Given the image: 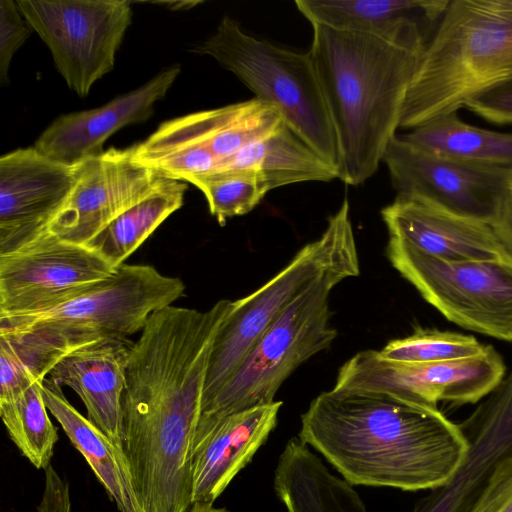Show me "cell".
<instances>
[{
    "label": "cell",
    "mask_w": 512,
    "mask_h": 512,
    "mask_svg": "<svg viewBox=\"0 0 512 512\" xmlns=\"http://www.w3.org/2000/svg\"><path fill=\"white\" fill-rule=\"evenodd\" d=\"M429 153L461 162L512 169V133L464 122L457 112L437 116L401 135Z\"/></svg>",
    "instance_id": "cell-25"
},
{
    "label": "cell",
    "mask_w": 512,
    "mask_h": 512,
    "mask_svg": "<svg viewBox=\"0 0 512 512\" xmlns=\"http://www.w3.org/2000/svg\"><path fill=\"white\" fill-rule=\"evenodd\" d=\"M282 122L275 108L253 98L165 121L140 144V153L165 176L192 183Z\"/></svg>",
    "instance_id": "cell-9"
},
{
    "label": "cell",
    "mask_w": 512,
    "mask_h": 512,
    "mask_svg": "<svg viewBox=\"0 0 512 512\" xmlns=\"http://www.w3.org/2000/svg\"><path fill=\"white\" fill-rule=\"evenodd\" d=\"M77 348L55 334L0 328V400L43 382L53 367Z\"/></svg>",
    "instance_id": "cell-27"
},
{
    "label": "cell",
    "mask_w": 512,
    "mask_h": 512,
    "mask_svg": "<svg viewBox=\"0 0 512 512\" xmlns=\"http://www.w3.org/2000/svg\"><path fill=\"white\" fill-rule=\"evenodd\" d=\"M359 274L334 271L299 295L265 330L201 416L222 418L274 402L281 385L301 364L331 346L337 330L330 322L329 294L341 281Z\"/></svg>",
    "instance_id": "cell-6"
},
{
    "label": "cell",
    "mask_w": 512,
    "mask_h": 512,
    "mask_svg": "<svg viewBox=\"0 0 512 512\" xmlns=\"http://www.w3.org/2000/svg\"><path fill=\"white\" fill-rule=\"evenodd\" d=\"M32 28L16 1L0 0V83L7 84L11 59L24 44Z\"/></svg>",
    "instance_id": "cell-31"
},
{
    "label": "cell",
    "mask_w": 512,
    "mask_h": 512,
    "mask_svg": "<svg viewBox=\"0 0 512 512\" xmlns=\"http://www.w3.org/2000/svg\"><path fill=\"white\" fill-rule=\"evenodd\" d=\"M42 384L35 382L17 396L0 400V416L21 454L45 470L51 465L58 432L48 416Z\"/></svg>",
    "instance_id": "cell-28"
},
{
    "label": "cell",
    "mask_w": 512,
    "mask_h": 512,
    "mask_svg": "<svg viewBox=\"0 0 512 512\" xmlns=\"http://www.w3.org/2000/svg\"><path fill=\"white\" fill-rule=\"evenodd\" d=\"M387 257L400 275L447 320L512 341V262H450L389 237Z\"/></svg>",
    "instance_id": "cell-8"
},
{
    "label": "cell",
    "mask_w": 512,
    "mask_h": 512,
    "mask_svg": "<svg viewBox=\"0 0 512 512\" xmlns=\"http://www.w3.org/2000/svg\"><path fill=\"white\" fill-rule=\"evenodd\" d=\"M78 164L48 158L34 147L0 158V255L14 252L45 232L68 199Z\"/></svg>",
    "instance_id": "cell-15"
},
{
    "label": "cell",
    "mask_w": 512,
    "mask_h": 512,
    "mask_svg": "<svg viewBox=\"0 0 512 512\" xmlns=\"http://www.w3.org/2000/svg\"><path fill=\"white\" fill-rule=\"evenodd\" d=\"M465 108L489 123L512 125V81L472 99Z\"/></svg>",
    "instance_id": "cell-33"
},
{
    "label": "cell",
    "mask_w": 512,
    "mask_h": 512,
    "mask_svg": "<svg viewBox=\"0 0 512 512\" xmlns=\"http://www.w3.org/2000/svg\"><path fill=\"white\" fill-rule=\"evenodd\" d=\"M178 277L147 264H122L89 291L49 310L0 316V328L39 330L82 347L106 339H128L151 314L172 305L185 292Z\"/></svg>",
    "instance_id": "cell-7"
},
{
    "label": "cell",
    "mask_w": 512,
    "mask_h": 512,
    "mask_svg": "<svg viewBox=\"0 0 512 512\" xmlns=\"http://www.w3.org/2000/svg\"><path fill=\"white\" fill-rule=\"evenodd\" d=\"M194 51L214 58L233 73L256 99L275 108L298 137L337 165L336 136L309 52L250 35L228 16Z\"/></svg>",
    "instance_id": "cell-4"
},
{
    "label": "cell",
    "mask_w": 512,
    "mask_h": 512,
    "mask_svg": "<svg viewBox=\"0 0 512 512\" xmlns=\"http://www.w3.org/2000/svg\"><path fill=\"white\" fill-rule=\"evenodd\" d=\"M512 81V0H449L427 37L400 128L457 112Z\"/></svg>",
    "instance_id": "cell-3"
},
{
    "label": "cell",
    "mask_w": 512,
    "mask_h": 512,
    "mask_svg": "<svg viewBox=\"0 0 512 512\" xmlns=\"http://www.w3.org/2000/svg\"><path fill=\"white\" fill-rule=\"evenodd\" d=\"M389 236L450 262H512L492 225L396 196L381 211Z\"/></svg>",
    "instance_id": "cell-19"
},
{
    "label": "cell",
    "mask_w": 512,
    "mask_h": 512,
    "mask_svg": "<svg viewBox=\"0 0 512 512\" xmlns=\"http://www.w3.org/2000/svg\"><path fill=\"white\" fill-rule=\"evenodd\" d=\"M492 227L507 253L512 258V199L507 203L501 216Z\"/></svg>",
    "instance_id": "cell-35"
},
{
    "label": "cell",
    "mask_w": 512,
    "mask_h": 512,
    "mask_svg": "<svg viewBox=\"0 0 512 512\" xmlns=\"http://www.w3.org/2000/svg\"><path fill=\"white\" fill-rule=\"evenodd\" d=\"M449 0H298L297 10L311 23L335 30L384 31L403 19L421 23L430 33Z\"/></svg>",
    "instance_id": "cell-24"
},
{
    "label": "cell",
    "mask_w": 512,
    "mask_h": 512,
    "mask_svg": "<svg viewBox=\"0 0 512 512\" xmlns=\"http://www.w3.org/2000/svg\"><path fill=\"white\" fill-rule=\"evenodd\" d=\"M132 343L106 338L79 347L64 356L49 378L73 389L88 419L123 449V395Z\"/></svg>",
    "instance_id": "cell-20"
},
{
    "label": "cell",
    "mask_w": 512,
    "mask_h": 512,
    "mask_svg": "<svg viewBox=\"0 0 512 512\" xmlns=\"http://www.w3.org/2000/svg\"><path fill=\"white\" fill-rule=\"evenodd\" d=\"M168 178L136 161L132 146L109 148L78 164L74 187L47 232L61 240L86 245Z\"/></svg>",
    "instance_id": "cell-14"
},
{
    "label": "cell",
    "mask_w": 512,
    "mask_h": 512,
    "mask_svg": "<svg viewBox=\"0 0 512 512\" xmlns=\"http://www.w3.org/2000/svg\"><path fill=\"white\" fill-rule=\"evenodd\" d=\"M505 375V364L490 345L484 354L475 357L433 363L390 361L379 351L368 349L340 367L333 388L383 392L437 407L439 401L476 403Z\"/></svg>",
    "instance_id": "cell-12"
},
{
    "label": "cell",
    "mask_w": 512,
    "mask_h": 512,
    "mask_svg": "<svg viewBox=\"0 0 512 512\" xmlns=\"http://www.w3.org/2000/svg\"><path fill=\"white\" fill-rule=\"evenodd\" d=\"M204 194L210 213L220 225L228 218L251 212L268 193L251 173L216 174L192 183Z\"/></svg>",
    "instance_id": "cell-30"
},
{
    "label": "cell",
    "mask_w": 512,
    "mask_h": 512,
    "mask_svg": "<svg viewBox=\"0 0 512 512\" xmlns=\"http://www.w3.org/2000/svg\"><path fill=\"white\" fill-rule=\"evenodd\" d=\"M188 512H230L226 508H218L213 503H194Z\"/></svg>",
    "instance_id": "cell-36"
},
{
    "label": "cell",
    "mask_w": 512,
    "mask_h": 512,
    "mask_svg": "<svg viewBox=\"0 0 512 512\" xmlns=\"http://www.w3.org/2000/svg\"><path fill=\"white\" fill-rule=\"evenodd\" d=\"M298 438L353 485L433 490L464 460L459 424L437 407L368 390L320 393L301 415Z\"/></svg>",
    "instance_id": "cell-1"
},
{
    "label": "cell",
    "mask_w": 512,
    "mask_h": 512,
    "mask_svg": "<svg viewBox=\"0 0 512 512\" xmlns=\"http://www.w3.org/2000/svg\"><path fill=\"white\" fill-rule=\"evenodd\" d=\"M44 490L37 512H72L69 484L52 465L45 470Z\"/></svg>",
    "instance_id": "cell-34"
},
{
    "label": "cell",
    "mask_w": 512,
    "mask_h": 512,
    "mask_svg": "<svg viewBox=\"0 0 512 512\" xmlns=\"http://www.w3.org/2000/svg\"><path fill=\"white\" fill-rule=\"evenodd\" d=\"M487 349L471 335L418 328L410 336L388 342L379 355L390 361L433 363L475 357Z\"/></svg>",
    "instance_id": "cell-29"
},
{
    "label": "cell",
    "mask_w": 512,
    "mask_h": 512,
    "mask_svg": "<svg viewBox=\"0 0 512 512\" xmlns=\"http://www.w3.org/2000/svg\"><path fill=\"white\" fill-rule=\"evenodd\" d=\"M225 173L254 174L268 192L285 185L338 178L337 165L305 143L284 121L269 135L241 149L212 175Z\"/></svg>",
    "instance_id": "cell-23"
},
{
    "label": "cell",
    "mask_w": 512,
    "mask_h": 512,
    "mask_svg": "<svg viewBox=\"0 0 512 512\" xmlns=\"http://www.w3.org/2000/svg\"><path fill=\"white\" fill-rule=\"evenodd\" d=\"M49 48L56 68L78 96L109 73L132 21L127 0H16Z\"/></svg>",
    "instance_id": "cell-10"
},
{
    "label": "cell",
    "mask_w": 512,
    "mask_h": 512,
    "mask_svg": "<svg viewBox=\"0 0 512 512\" xmlns=\"http://www.w3.org/2000/svg\"><path fill=\"white\" fill-rule=\"evenodd\" d=\"M383 162L397 196L490 225L512 199V169L438 156L398 134L390 141Z\"/></svg>",
    "instance_id": "cell-11"
},
{
    "label": "cell",
    "mask_w": 512,
    "mask_h": 512,
    "mask_svg": "<svg viewBox=\"0 0 512 512\" xmlns=\"http://www.w3.org/2000/svg\"><path fill=\"white\" fill-rule=\"evenodd\" d=\"M274 490L287 512H368L352 485L332 474L298 437L279 457Z\"/></svg>",
    "instance_id": "cell-21"
},
{
    "label": "cell",
    "mask_w": 512,
    "mask_h": 512,
    "mask_svg": "<svg viewBox=\"0 0 512 512\" xmlns=\"http://www.w3.org/2000/svg\"><path fill=\"white\" fill-rule=\"evenodd\" d=\"M42 393L48 411L85 458L118 511L142 512L124 450L78 412L54 380L47 377L43 381Z\"/></svg>",
    "instance_id": "cell-22"
},
{
    "label": "cell",
    "mask_w": 512,
    "mask_h": 512,
    "mask_svg": "<svg viewBox=\"0 0 512 512\" xmlns=\"http://www.w3.org/2000/svg\"><path fill=\"white\" fill-rule=\"evenodd\" d=\"M179 73L180 66L173 65L141 87L98 108L59 116L40 134L33 147L48 158L68 165L100 155L104 143L116 131L152 116L155 103L166 95Z\"/></svg>",
    "instance_id": "cell-18"
},
{
    "label": "cell",
    "mask_w": 512,
    "mask_h": 512,
    "mask_svg": "<svg viewBox=\"0 0 512 512\" xmlns=\"http://www.w3.org/2000/svg\"><path fill=\"white\" fill-rule=\"evenodd\" d=\"M338 270L360 272L347 199L319 238L303 246L260 288L233 301L213 343L201 412L280 314L316 281Z\"/></svg>",
    "instance_id": "cell-5"
},
{
    "label": "cell",
    "mask_w": 512,
    "mask_h": 512,
    "mask_svg": "<svg viewBox=\"0 0 512 512\" xmlns=\"http://www.w3.org/2000/svg\"><path fill=\"white\" fill-rule=\"evenodd\" d=\"M188 185L168 178L146 198L119 215L85 246L120 267L184 203Z\"/></svg>",
    "instance_id": "cell-26"
},
{
    "label": "cell",
    "mask_w": 512,
    "mask_h": 512,
    "mask_svg": "<svg viewBox=\"0 0 512 512\" xmlns=\"http://www.w3.org/2000/svg\"><path fill=\"white\" fill-rule=\"evenodd\" d=\"M459 426L468 442L464 460L411 512H469L497 465L512 454V370Z\"/></svg>",
    "instance_id": "cell-16"
},
{
    "label": "cell",
    "mask_w": 512,
    "mask_h": 512,
    "mask_svg": "<svg viewBox=\"0 0 512 512\" xmlns=\"http://www.w3.org/2000/svg\"><path fill=\"white\" fill-rule=\"evenodd\" d=\"M117 269L89 247L45 232L22 248L0 255V316L57 307Z\"/></svg>",
    "instance_id": "cell-13"
},
{
    "label": "cell",
    "mask_w": 512,
    "mask_h": 512,
    "mask_svg": "<svg viewBox=\"0 0 512 512\" xmlns=\"http://www.w3.org/2000/svg\"><path fill=\"white\" fill-rule=\"evenodd\" d=\"M312 28L308 52L336 136L338 179L357 186L374 175L397 135L429 31L408 18L380 32Z\"/></svg>",
    "instance_id": "cell-2"
},
{
    "label": "cell",
    "mask_w": 512,
    "mask_h": 512,
    "mask_svg": "<svg viewBox=\"0 0 512 512\" xmlns=\"http://www.w3.org/2000/svg\"><path fill=\"white\" fill-rule=\"evenodd\" d=\"M469 512H512V454L497 465Z\"/></svg>",
    "instance_id": "cell-32"
},
{
    "label": "cell",
    "mask_w": 512,
    "mask_h": 512,
    "mask_svg": "<svg viewBox=\"0 0 512 512\" xmlns=\"http://www.w3.org/2000/svg\"><path fill=\"white\" fill-rule=\"evenodd\" d=\"M281 406L274 401L222 418L200 415L190 452L192 504L213 503L223 493L268 440Z\"/></svg>",
    "instance_id": "cell-17"
}]
</instances>
